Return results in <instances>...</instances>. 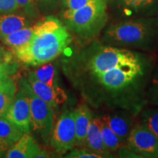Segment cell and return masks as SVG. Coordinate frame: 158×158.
<instances>
[{
    "mask_svg": "<svg viewBox=\"0 0 158 158\" xmlns=\"http://www.w3.org/2000/svg\"><path fill=\"white\" fill-rule=\"evenodd\" d=\"M77 144L85 146L86 138L92 119V114L86 105H81L73 110Z\"/></svg>",
    "mask_w": 158,
    "mask_h": 158,
    "instance_id": "obj_13",
    "label": "cell"
},
{
    "mask_svg": "<svg viewBox=\"0 0 158 158\" xmlns=\"http://www.w3.org/2000/svg\"><path fill=\"white\" fill-rule=\"evenodd\" d=\"M102 43L130 50L152 51L158 45V19L137 18L110 25L105 31Z\"/></svg>",
    "mask_w": 158,
    "mask_h": 158,
    "instance_id": "obj_2",
    "label": "cell"
},
{
    "mask_svg": "<svg viewBox=\"0 0 158 158\" xmlns=\"http://www.w3.org/2000/svg\"><path fill=\"white\" fill-rule=\"evenodd\" d=\"M61 0H38L39 8L44 11H50L56 8Z\"/></svg>",
    "mask_w": 158,
    "mask_h": 158,
    "instance_id": "obj_27",
    "label": "cell"
},
{
    "mask_svg": "<svg viewBox=\"0 0 158 158\" xmlns=\"http://www.w3.org/2000/svg\"><path fill=\"white\" fill-rule=\"evenodd\" d=\"M16 0H0V13H14L19 8Z\"/></svg>",
    "mask_w": 158,
    "mask_h": 158,
    "instance_id": "obj_25",
    "label": "cell"
},
{
    "mask_svg": "<svg viewBox=\"0 0 158 158\" xmlns=\"http://www.w3.org/2000/svg\"><path fill=\"white\" fill-rule=\"evenodd\" d=\"M123 146L137 157L158 158V138L140 122L134 124Z\"/></svg>",
    "mask_w": 158,
    "mask_h": 158,
    "instance_id": "obj_5",
    "label": "cell"
},
{
    "mask_svg": "<svg viewBox=\"0 0 158 158\" xmlns=\"http://www.w3.org/2000/svg\"><path fill=\"white\" fill-rule=\"evenodd\" d=\"M50 143L57 153L65 154L77 144L74 112L66 110L53 128Z\"/></svg>",
    "mask_w": 158,
    "mask_h": 158,
    "instance_id": "obj_6",
    "label": "cell"
},
{
    "mask_svg": "<svg viewBox=\"0 0 158 158\" xmlns=\"http://www.w3.org/2000/svg\"><path fill=\"white\" fill-rule=\"evenodd\" d=\"M19 89L28 98L30 105L31 124L33 130L48 143L54 128V110L46 102L35 94L28 80L21 78Z\"/></svg>",
    "mask_w": 158,
    "mask_h": 158,
    "instance_id": "obj_4",
    "label": "cell"
},
{
    "mask_svg": "<svg viewBox=\"0 0 158 158\" xmlns=\"http://www.w3.org/2000/svg\"><path fill=\"white\" fill-rule=\"evenodd\" d=\"M38 157H49V156H48V154L46 152L43 151V150H41L40 152L39 153L38 155H37V158Z\"/></svg>",
    "mask_w": 158,
    "mask_h": 158,
    "instance_id": "obj_30",
    "label": "cell"
},
{
    "mask_svg": "<svg viewBox=\"0 0 158 158\" xmlns=\"http://www.w3.org/2000/svg\"><path fill=\"white\" fill-rule=\"evenodd\" d=\"M13 145V143L11 142L0 138V157H5L6 154Z\"/></svg>",
    "mask_w": 158,
    "mask_h": 158,
    "instance_id": "obj_28",
    "label": "cell"
},
{
    "mask_svg": "<svg viewBox=\"0 0 158 158\" xmlns=\"http://www.w3.org/2000/svg\"><path fill=\"white\" fill-rule=\"evenodd\" d=\"M16 2L29 16L35 18L39 15L38 0H16Z\"/></svg>",
    "mask_w": 158,
    "mask_h": 158,
    "instance_id": "obj_22",
    "label": "cell"
},
{
    "mask_svg": "<svg viewBox=\"0 0 158 158\" xmlns=\"http://www.w3.org/2000/svg\"><path fill=\"white\" fill-rule=\"evenodd\" d=\"M23 132L16 124L10 121L5 116H0V138L15 143L21 136Z\"/></svg>",
    "mask_w": 158,
    "mask_h": 158,
    "instance_id": "obj_17",
    "label": "cell"
},
{
    "mask_svg": "<svg viewBox=\"0 0 158 158\" xmlns=\"http://www.w3.org/2000/svg\"><path fill=\"white\" fill-rule=\"evenodd\" d=\"M35 28V25L31 27H27L18 30L15 32L11 33L5 36L0 37L4 44L12 48H16L26 44L30 40Z\"/></svg>",
    "mask_w": 158,
    "mask_h": 158,
    "instance_id": "obj_16",
    "label": "cell"
},
{
    "mask_svg": "<svg viewBox=\"0 0 158 158\" xmlns=\"http://www.w3.org/2000/svg\"><path fill=\"white\" fill-rule=\"evenodd\" d=\"M140 123L144 124L158 138V106L145 108L139 113Z\"/></svg>",
    "mask_w": 158,
    "mask_h": 158,
    "instance_id": "obj_20",
    "label": "cell"
},
{
    "mask_svg": "<svg viewBox=\"0 0 158 158\" xmlns=\"http://www.w3.org/2000/svg\"><path fill=\"white\" fill-rule=\"evenodd\" d=\"M65 10H75L84 7L94 0H62Z\"/></svg>",
    "mask_w": 158,
    "mask_h": 158,
    "instance_id": "obj_26",
    "label": "cell"
},
{
    "mask_svg": "<svg viewBox=\"0 0 158 158\" xmlns=\"http://www.w3.org/2000/svg\"><path fill=\"white\" fill-rule=\"evenodd\" d=\"M147 101L154 106H158V66L154 68L148 86Z\"/></svg>",
    "mask_w": 158,
    "mask_h": 158,
    "instance_id": "obj_21",
    "label": "cell"
},
{
    "mask_svg": "<svg viewBox=\"0 0 158 158\" xmlns=\"http://www.w3.org/2000/svg\"><path fill=\"white\" fill-rule=\"evenodd\" d=\"M4 116L13 122L24 133H29L31 125L30 105L27 96L19 90L14 100Z\"/></svg>",
    "mask_w": 158,
    "mask_h": 158,
    "instance_id": "obj_8",
    "label": "cell"
},
{
    "mask_svg": "<svg viewBox=\"0 0 158 158\" xmlns=\"http://www.w3.org/2000/svg\"><path fill=\"white\" fill-rule=\"evenodd\" d=\"M107 5L105 0H94L81 8L65 10L62 16L69 30L83 38L100 34L108 21Z\"/></svg>",
    "mask_w": 158,
    "mask_h": 158,
    "instance_id": "obj_3",
    "label": "cell"
},
{
    "mask_svg": "<svg viewBox=\"0 0 158 158\" xmlns=\"http://www.w3.org/2000/svg\"><path fill=\"white\" fill-rule=\"evenodd\" d=\"M18 64L10 59L0 63V82L7 80L12 75L17 72Z\"/></svg>",
    "mask_w": 158,
    "mask_h": 158,
    "instance_id": "obj_23",
    "label": "cell"
},
{
    "mask_svg": "<svg viewBox=\"0 0 158 158\" xmlns=\"http://www.w3.org/2000/svg\"><path fill=\"white\" fill-rule=\"evenodd\" d=\"M31 21L25 15L15 13L0 15V37L29 27Z\"/></svg>",
    "mask_w": 158,
    "mask_h": 158,
    "instance_id": "obj_14",
    "label": "cell"
},
{
    "mask_svg": "<svg viewBox=\"0 0 158 158\" xmlns=\"http://www.w3.org/2000/svg\"><path fill=\"white\" fill-rule=\"evenodd\" d=\"M28 81L35 94L46 102L51 108H56L59 104L63 103L66 100L67 96L64 91L61 89L56 92L48 84L41 81L35 72L29 73Z\"/></svg>",
    "mask_w": 158,
    "mask_h": 158,
    "instance_id": "obj_10",
    "label": "cell"
},
{
    "mask_svg": "<svg viewBox=\"0 0 158 158\" xmlns=\"http://www.w3.org/2000/svg\"><path fill=\"white\" fill-rule=\"evenodd\" d=\"M16 86L10 78L0 83V116L5 114L14 100Z\"/></svg>",
    "mask_w": 158,
    "mask_h": 158,
    "instance_id": "obj_15",
    "label": "cell"
},
{
    "mask_svg": "<svg viewBox=\"0 0 158 158\" xmlns=\"http://www.w3.org/2000/svg\"><path fill=\"white\" fill-rule=\"evenodd\" d=\"M10 56H7L6 53L4 52L2 49L0 48V63L10 60Z\"/></svg>",
    "mask_w": 158,
    "mask_h": 158,
    "instance_id": "obj_29",
    "label": "cell"
},
{
    "mask_svg": "<svg viewBox=\"0 0 158 158\" xmlns=\"http://www.w3.org/2000/svg\"><path fill=\"white\" fill-rule=\"evenodd\" d=\"M135 115L123 110H110V113L102 116L119 139L122 145L127 141L128 135L135 124Z\"/></svg>",
    "mask_w": 158,
    "mask_h": 158,
    "instance_id": "obj_9",
    "label": "cell"
},
{
    "mask_svg": "<svg viewBox=\"0 0 158 158\" xmlns=\"http://www.w3.org/2000/svg\"><path fill=\"white\" fill-rule=\"evenodd\" d=\"M114 10L123 19L152 17L158 13V0H113Z\"/></svg>",
    "mask_w": 158,
    "mask_h": 158,
    "instance_id": "obj_7",
    "label": "cell"
},
{
    "mask_svg": "<svg viewBox=\"0 0 158 158\" xmlns=\"http://www.w3.org/2000/svg\"><path fill=\"white\" fill-rule=\"evenodd\" d=\"M0 83H1V82H0Z\"/></svg>",
    "mask_w": 158,
    "mask_h": 158,
    "instance_id": "obj_32",
    "label": "cell"
},
{
    "mask_svg": "<svg viewBox=\"0 0 158 158\" xmlns=\"http://www.w3.org/2000/svg\"><path fill=\"white\" fill-rule=\"evenodd\" d=\"M85 146L88 150L101 155L102 157H114L102 141L100 118H92L86 135Z\"/></svg>",
    "mask_w": 158,
    "mask_h": 158,
    "instance_id": "obj_12",
    "label": "cell"
},
{
    "mask_svg": "<svg viewBox=\"0 0 158 158\" xmlns=\"http://www.w3.org/2000/svg\"><path fill=\"white\" fill-rule=\"evenodd\" d=\"M65 157L70 158H102V156L90 150L76 149L73 150L71 152L65 156Z\"/></svg>",
    "mask_w": 158,
    "mask_h": 158,
    "instance_id": "obj_24",
    "label": "cell"
},
{
    "mask_svg": "<svg viewBox=\"0 0 158 158\" xmlns=\"http://www.w3.org/2000/svg\"><path fill=\"white\" fill-rule=\"evenodd\" d=\"M41 149L29 133H23L21 138L10 148L5 157L37 158Z\"/></svg>",
    "mask_w": 158,
    "mask_h": 158,
    "instance_id": "obj_11",
    "label": "cell"
},
{
    "mask_svg": "<svg viewBox=\"0 0 158 158\" xmlns=\"http://www.w3.org/2000/svg\"><path fill=\"white\" fill-rule=\"evenodd\" d=\"M35 74L37 78H38L41 81H43L45 84H48L49 86H51L53 89H54L56 92L60 91L61 89L57 84V81L56 78V70L54 64H45L44 66L41 67L38 69H37L35 71Z\"/></svg>",
    "mask_w": 158,
    "mask_h": 158,
    "instance_id": "obj_19",
    "label": "cell"
},
{
    "mask_svg": "<svg viewBox=\"0 0 158 158\" xmlns=\"http://www.w3.org/2000/svg\"><path fill=\"white\" fill-rule=\"evenodd\" d=\"M105 1H106V2L107 1L108 2V1H113V0H105Z\"/></svg>",
    "mask_w": 158,
    "mask_h": 158,
    "instance_id": "obj_31",
    "label": "cell"
},
{
    "mask_svg": "<svg viewBox=\"0 0 158 158\" xmlns=\"http://www.w3.org/2000/svg\"><path fill=\"white\" fill-rule=\"evenodd\" d=\"M72 40L66 26L56 18L48 16L35 24L34 34L28 43L13 48V51L23 64L40 66L62 54Z\"/></svg>",
    "mask_w": 158,
    "mask_h": 158,
    "instance_id": "obj_1",
    "label": "cell"
},
{
    "mask_svg": "<svg viewBox=\"0 0 158 158\" xmlns=\"http://www.w3.org/2000/svg\"><path fill=\"white\" fill-rule=\"evenodd\" d=\"M100 118V131H101L102 141L110 152H116L122 146V143H120L117 135H116L113 130L110 129L108 124L101 117Z\"/></svg>",
    "mask_w": 158,
    "mask_h": 158,
    "instance_id": "obj_18",
    "label": "cell"
}]
</instances>
